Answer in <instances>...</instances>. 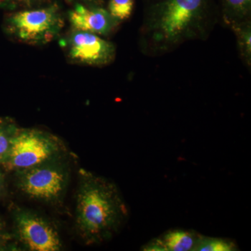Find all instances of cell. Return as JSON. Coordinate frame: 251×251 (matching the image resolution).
Returning <instances> with one entry per match:
<instances>
[{"mask_svg":"<svg viewBox=\"0 0 251 251\" xmlns=\"http://www.w3.org/2000/svg\"><path fill=\"white\" fill-rule=\"evenodd\" d=\"M109 11L117 21H124L130 17L133 8V0H110Z\"/></svg>","mask_w":251,"mask_h":251,"instance_id":"12","label":"cell"},{"mask_svg":"<svg viewBox=\"0 0 251 251\" xmlns=\"http://www.w3.org/2000/svg\"><path fill=\"white\" fill-rule=\"evenodd\" d=\"M242 45L247 54H251V32L250 30L244 31L242 34Z\"/></svg>","mask_w":251,"mask_h":251,"instance_id":"14","label":"cell"},{"mask_svg":"<svg viewBox=\"0 0 251 251\" xmlns=\"http://www.w3.org/2000/svg\"><path fill=\"white\" fill-rule=\"evenodd\" d=\"M65 155L16 172L18 188L31 199L50 204H59L67 191L70 176Z\"/></svg>","mask_w":251,"mask_h":251,"instance_id":"4","label":"cell"},{"mask_svg":"<svg viewBox=\"0 0 251 251\" xmlns=\"http://www.w3.org/2000/svg\"><path fill=\"white\" fill-rule=\"evenodd\" d=\"M66 152L65 145L56 135L37 128H18L1 166L6 171L18 172L65 155Z\"/></svg>","mask_w":251,"mask_h":251,"instance_id":"3","label":"cell"},{"mask_svg":"<svg viewBox=\"0 0 251 251\" xmlns=\"http://www.w3.org/2000/svg\"><path fill=\"white\" fill-rule=\"evenodd\" d=\"M229 14L236 17L242 18L249 12L251 0H224Z\"/></svg>","mask_w":251,"mask_h":251,"instance_id":"13","label":"cell"},{"mask_svg":"<svg viewBox=\"0 0 251 251\" xmlns=\"http://www.w3.org/2000/svg\"><path fill=\"white\" fill-rule=\"evenodd\" d=\"M205 5L206 0H161L148 23L153 40L170 46L193 35L201 24Z\"/></svg>","mask_w":251,"mask_h":251,"instance_id":"2","label":"cell"},{"mask_svg":"<svg viewBox=\"0 0 251 251\" xmlns=\"http://www.w3.org/2000/svg\"><path fill=\"white\" fill-rule=\"evenodd\" d=\"M3 239H4V234H3L2 226L0 224V247L2 244Z\"/></svg>","mask_w":251,"mask_h":251,"instance_id":"17","label":"cell"},{"mask_svg":"<svg viewBox=\"0 0 251 251\" xmlns=\"http://www.w3.org/2000/svg\"><path fill=\"white\" fill-rule=\"evenodd\" d=\"M128 217V208L115 183L87 170L79 171L75 228L85 245L110 240Z\"/></svg>","mask_w":251,"mask_h":251,"instance_id":"1","label":"cell"},{"mask_svg":"<svg viewBox=\"0 0 251 251\" xmlns=\"http://www.w3.org/2000/svg\"><path fill=\"white\" fill-rule=\"evenodd\" d=\"M62 46L67 48L73 60L88 65L108 64L115 56V47L111 43L88 31L74 29Z\"/></svg>","mask_w":251,"mask_h":251,"instance_id":"7","label":"cell"},{"mask_svg":"<svg viewBox=\"0 0 251 251\" xmlns=\"http://www.w3.org/2000/svg\"><path fill=\"white\" fill-rule=\"evenodd\" d=\"M237 246L228 239L200 236L193 251H234Z\"/></svg>","mask_w":251,"mask_h":251,"instance_id":"11","label":"cell"},{"mask_svg":"<svg viewBox=\"0 0 251 251\" xmlns=\"http://www.w3.org/2000/svg\"><path fill=\"white\" fill-rule=\"evenodd\" d=\"M8 2L18 3V4H30L37 0H4Z\"/></svg>","mask_w":251,"mask_h":251,"instance_id":"15","label":"cell"},{"mask_svg":"<svg viewBox=\"0 0 251 251\" xmlns=\"http://www.w3.org/2000/svg\"><path fill=\"white\" fill-rule=\"evenodd\" d=\"M18 127L12 120L0 118V165L9 152L11 141Z\"/></svg>","mask_w":251,"mask_h":251,"instance_id":"10","label":"cell"},{"mask_svg":"<svg viewBox=\"0 0 251 251\" xmlns=\"http://www.w3.org/2000/svg\"><path fill=\"white\" fill-rule=\"evenodd\" d=\"M3 186H4V175H3L2 172L0 169V191L3 188Z\"/></svg>","mask_w":251,"mask_h":251,"instance_id":"16","label":"cell"},{"mask_svg":"<svg viewBox=\"0 0 251 251\" xmlns=\"http://www.w3.org/2000/svg\"><path fill=\"white\" fill-rule=\"evenodd\" d=\"M63 26L64 21L56 5L18 11L8 20L11 34L30 45L49 44L59 35Z\"/></svg>","mask_w":251,"mask_h":251,"instance_id":"5","label":"cell"},{"mask_svg":"<svg viewBox=\"0 0 251 251\" xmlns=\"http://www.w3.org/2000/svg\"><path fill=\"white\" fill-rule=\"evenodd\" d=\"M69 20L74 30L88 31L97 35L108 34L118 21L106 10L77 4L69 13Z\"/></svg>","mask_w":251,"mask_h":251,"instance_id":"8","label":"cell"},{"mask_svg":"<svg viewBox=\"0 0 251 251\" xmlns=\"http://www.w3.org/2000/svg\"><path fill=\"white\" fill-rule=\"evenodd\" d=\"M201 234L193 231L173 229L153 239L143 248L148 251H193Z\"/></svg>","mask_w":251,"mask_h":251,"instance_id":"9","label":"cell"},{"mask_svg":"<svg viewBox=\"0 0 251 251\" xmlns=\"http://www.w3.org/2000/svg\"><path fill=\"white\" fill-rule=\"evenodd\" d=\"M15 232L23 247L31 251H59L62 242L50 221L35 211L17 207L13 213Z\"/></svg>","mask_w":251,"mask_h":251,"instance_id":"6","label":"cell"}]
</instances>
